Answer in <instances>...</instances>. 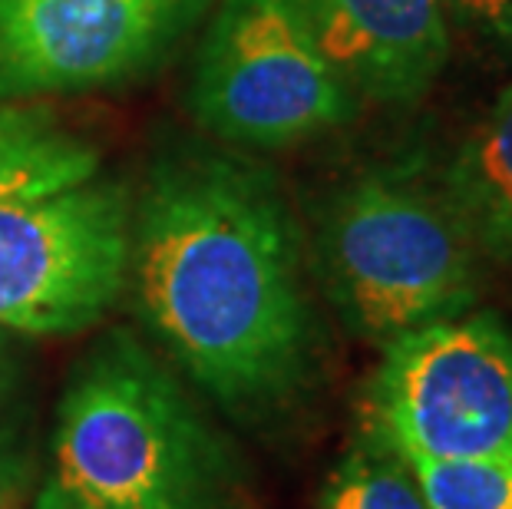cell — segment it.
<instances>
[{"mask_svg":"<svg viewBox=\"0 0 512 509\" xmlns=\"http://www.w3.org/2000/svg\"><path fill=\"white\" fill-rule=\"evenodd\" d=\"M479 265L440 176L417 162L367 166L318 212L314 275L347 328L380 348L470 311Z\"/></svg>","mask_w":512,"mask_h":509,"instance_id":"3957f363","label":"cell"},{"mask_svg":"<svg viewBox=\"0 0 512 509\" xmlns=\"http://www.w3.org/2000/svg\"><path fill=\"white\" fill-rule=\"evenodd\" d=\"M189 110L222 146L288 149L357 113L314 37L304 0H212Z\"/></svg>","mask_w":512,"mask_h":509,"instance_id":"277c9868","label":"cell"},{"mask_svg":"<svg viewBox=\"0 0 512 509\" xmlns=\"http://www.w3.org/2000/svg\"><path fill=\"white\" fill-rule=\"evenodd\" d=\"M20 391V361L10 344V331H0V447H7L10 430V410L17 404Z\"/></svg>","mask_w":512,"mask_h":509,"instance_id":"4fadbf2b","label":"cell"},{"mask_svg":"<svg viewBox=\"0 0 512 509\" xmlns=\"http://www.w3.org/2000/svg\"><path fill=\"white\" fill-rule=\"evenodd\" d=\"M304 7L357 103L420 100L450 57L446 0H304Z\"/></svg>","mask_w":512,"mask_h":509,"instance_id":"ba28073f","label":"cell"},{"mask_svg":"<svg viewBox=\"0 0 512 509\" xmlns=\"http://www.w3.org/2000/svg\"><path fill=\"white\" fill-rule=\"evenodd\" d=\"M232 496V457L179 377L133 331L103 334L60 397L30 509H228Z\"/></svg>","mask_w":512,"mask_h":509,"instance_id":"7a4b0ae2","label":"cell"},{"mask_svg":"<svg viewBox=\"0 0 512 509\" xmlns=\"http://www.w3.org/2000/svg\"><path fill=\"white\" fill-rule=\"evenodd\" d=\"M209 10L212 0H0V103L133 83Z\"/></svg>","mask_w":512,"mask_h":509,"instance_id":"52a82bcc","label":"cell"},{"mask_svg":"<svg viewBox=\"0 0 512 509\" xmlns=\"http://www.w3.org/2000/svg\"><path fill=\"white\" fill-rule=\"evenodd\" d=\"M100 146L40 103H0V202L60 192L100 172Z\"/></svg>","mask_w":512,"mask_h":509,"instance_id":"30bf717a","label":"cell"},{"mask_svg":"<svg viewBox=\"0 0 512 509\" xmlns=\"http://www.w3.org/2000/svg\"><path fill=\"white\" fill-rule=\"evenodd\" d=\"M440 182L483 258L512 265V86L463 139Z\"/></svg>","mask_w":512,"mask_h":509,"instance_id":"9c48e42d","label":"cell"},{"mask_svg":"<svg viewBox=\"0 0 512 509\" xmlns=\"http://www.w3.org/2000/svg\"><path fill=\"white\" fill-rule=\"evenodd\" d=\"M430 509H512V460H407Z\"/></svg>","mask_w":512,"mask_h":509,"instance_id":"7c38bea8","label":"cell"},{"mask_svg":"<svg viewBox=\"0 0 512 509\" xmlns=\"http://www.w3.org/2000/svg\"><path fill=\"white\" fill-rule=\"evenodd\" d=\"M133 189L100 172L76 186L0 202V331L80 334L129 285Z\"/></svg>","mask_w":512,"mask_h":509,"instance_id":"8992f818","label":"cell"},{"mask_svg":"<svg viewBox=\"0 0 512 509\" xmlns=\"http://www.w3.org/2000/svg\"><path fill=\"white\" fill-rule=\"evenodd\" d=\"M361 427L403 460H512V331L463 311L384 344Z\"/></svg>","mask_w":512,"mask_h":509,"instance_id":"5b68a950","label":"cell"},{"mask_svg":"<svg viewBox=\"0 0 512 509\" xmlns=\"http://www.w3.org/2000/svg\"><path fill=\"white\" fill-rule=\"evenodd\" d=\"M318 509H430L410 463L377 440L361 437L337 463Z\"/></svg>","mask_w":512,"mask_h":509,"instance_id":"8fae6325","label":"cell"},{"mask_svg":"<svg viewBox=\"0 0 512 509\" xmlns=\"http://www.w3.org/2000/svg\"><path fill=\"white\" fill-rule=\"evenodd\" d=\"M463 4L512 47V0H463Z\"/></svg>","mask_w":512,"mask_h":509,"instance_id":"9a60e30c","label":"cell"},{"mask_svg":"<svg viewBox=\"0 0 512 509\" xmlns=\"http://www.w3.org/2000/svg\"><path fill=\"white\" fill-rule=\"evenodd\" d=\"M27 467L17 453L0 447V509H24Z\"/></svg>","mask_w":512,"mask_h":509,"instance_id":"5bb4252c","label":"cell"},{"mask_svg":"<svg viewBox=\"0 0 512 509\" xmlns=\"http://www.w3.org/2000/svg\"><path fill=\"white\" fill-rule=\"evenodd\" d=\"M126 288L172 364L232 417L281 414L314 384L321 324L301 225L275 169L238 149L152 156Z\"/></svg>","mask_w":512,"mask_h":509,"instance_id":"6da1fadb","label":"cell"}]
</instances>
